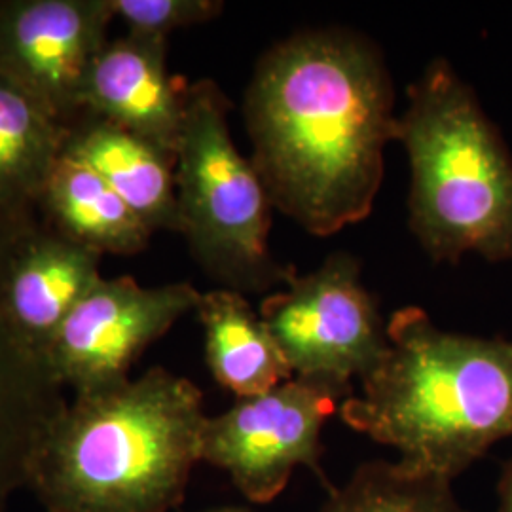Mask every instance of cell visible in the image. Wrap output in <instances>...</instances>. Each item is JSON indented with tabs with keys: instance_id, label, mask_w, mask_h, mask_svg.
Returning a JSON list of instances; mask_svg holds the SVG:
<instances>
[{
	"instance_id": "obj_1",
	"label": "cell",
	"mask_w": 512,
	"mask_h": 512,
	"mask_svg": "<svg viewBox=\"0 0 512 512\" xmlns=\"http://www.w3.org/2000/svg\"><path fill=\"white\" fill-rule=\"evenodd\" d=\"M243 120L279 213L317 238L372 213L399 129L391 74L372 40L330 27L277 42L256 63Z\"/></svg>"
},
{
	"instance_id": "obj_2",
	"label": "cell",
	"mask_w": 512,
	"mask_h": 512,
	"mask_svg": "<svg viewBox=\"0 0 512 512\" xmlns=\"http://www.w3.org/2000/svg\"><path fill=\"white\" fill-rule=\"evenodd\" d=\"M202 391L154 366L73 401L52 423L27 488L48 512H169L202 461Z\"/></svg>"
},
{
	"instance_id": "obj_3",
	"label": "cell",
	"mask_w": 512,
	"mask_h": 512,
	"mask_svg": "<svg viewBox=\"0 0 512 512\" xmlns=\"http://www.w3.org/2000/svg\"><path fill=\"white\" fill-rule=\"evenodd\" d=\"M387 340L361 393L340 406L351 429L448 480L512 437V342L446 332L418 306L391 313Z\"/></svg>"
},
{
	"instance_id": "obj_4",
	"label": "cell",
	"mask_w": 512,
	"mask_h": 512,
	"mask_svg": "<svg viewBox=\"0 0 512 512\" xmlns=\"http://www.w3.org/2000/svg\"><path fill=\"white\" fill-rule=\"evenodd\" d=\"M397 141L410 164V230L435 262L512 260V156L446 59L406 88Z\"/></svg>"
},
{
	"instance_id": "obj_5",
	"label": "cell",
	"mask_w": 512,
	"mask_h": 512,
	"mask_svg": "<svg viewBox=\"0 0 512 512\" xmlns=\"http://www.w3.org/2000/svg\"><path fill=\"white\" fill-rule=\"evenodd\" d=\"M228 112L230 101L215 80L188 84L175 165L179 234L220 289L264 293L287 285L296 272L270 251L274 205L232 139Z\"/></svg>"
},
{
	"instance_id": "obj_6",
	"label": "cell",
	"mask_w": 512,
	"mask_h": 512,
	"mask_svg": "<svg viewBox=\"0 0 512 512\" xmlns=\"http://www.w3.org/2000/svg\"><path fill=\"white\" fill-rule=\"evenodd\" d=\"M260 317L294 376L353 389L387 351V323L361 281L359 262L330 255L310 274H294L287 289L270 294Z\"/></svg>"
},
{
	"instance_id": "obj_7",
	"label": "cell",
	"mask_w": 512,
	"mask_h": 512,
	"mask_svg": "<svg viewBox=\"0 0 512 512\" xmlns=\"http://www.w3.org/2000/svg\"><path fill=\"white\" fill-rule=\"evenodd\" d=\"M353 389L300 378L238 399L224 414L207 418L202 461L226 471L253 503L281 494L296 467L323 476L321 433Z\"/></svg>"
},
{
	"instance_id": "obj_8",
	"label": "cell",
	"mask_w": 512,
	"mask_h": 512,
	"mask_svg": "<svg viewBox=\"0 0 512 512\" xmlns=\"http://www.w3.org/2000/svg\"><path fill=\"white\" fill-rule=\"evenodd\" d=\"M200 296L183 281L143 287L129 275L101 277L55 332L46 363L74 395L124 384L141 353L196 311Z\"/></svg>"
},
{
	"instance_id": "obj_9",
	"label": "cell",
	"mask_w": 512,
	"mask_h": 512,
	"mask_svg": "<svg viewBox=\"0 0 512 512\" xmlns=\"http://www.w3.org/2000/svg\"><path fill=\"white\" fill-rule=\"evenodd\" d=\"M112 21L109 0H0V76L67 124Z\"/></svg>"
},
{
	"instance_id": "obj_10",
	"label": "cell",
	"mask_w": 512,
	"mask_h": 512,
	"mask_svg": "<svg viewBox=\"0 0 512 512\" xmlns=\"http://www.w3.org/2000/svg\"><path fill=\"white\" fill-rule=\"evenodd\" d=\"M38 220V209H0V512L27 488L40 442L69 404L48 363L21 342L4 304L12 258Z\"/></svg>"
},
{
	"instance_id": "obj_11",
	"label": "cell",
	"mask_w": 512,
	"mask_h": 512,
	"mask_svg": "<svg viewBox=\"0 0 512 512\" xmlns=\"http://www.w3.org/2000/svg\"><path fill=\"white\" fill-rule=\"evenodd\" d=\"M188 84L167 71L165 38L109 40L93 59L82 110L101 116L177 158Z\"/></svg>"
},
{
	"instance_id": "obj_12",
	"label": "cell",
	"mask_w": 512,
	"mask_h": 512,
	"mask_svg": "<svg viewBox=\"0 0 512 512\" xmlns=\"http://www.w3.org/2000/svg\"><path fill=\"white\" fill-rule=\"evenodd\" d=\"M103 255L67 238L40 217L19 243L6 275V313L21 342L40 359L74 306L101 279Z\"/></svg>"
},
{
	"instance_id": "obj_13",
	"label": "cell",
	"mask_w": 512,
	"mask_h": 512,
	"mask_svg": "<svg viewBox=\"0 0 512 512\" xmlns=\"http://www.w3.org/2000/svg\"><path fill=\"white\" fill-rule=\"evenodd\" d=\"M67 128L65 148L101 175L152 232L179 234L173 154L86 110Z\"/></svg>"
},
{
	"instance_id": "obj_14",
	"label": "cell",
	"mask_w": 512,
	"mask_h": 512,
	"mask_svg": "<svg viewBox=\"0 0 512 512\" xmlns=\"http://www.w3.org/2000/svg\"><path fill=\"white\" fill-rule=\"evenodd\" d=\"M38 211L55 230L101 255H137L154 234L101 175L67 148L44 184Z\"/></svg>"
},
{
	"instance_id": "obj_15",
	"label": "cell",
	"mask_w": 512,
	"mask_h": 512,
	"mask_svg": "<svg viewBox=\"0 0 512 512\" xmlns=\"http://www.w3.org/2000/svg\"><path fill=\"white\" fill-rule=\"evenodd\" d=\"M196 313L205 334L209 370L238 399L262 395L293 380L291 366L245 294L211 289L200 296Z\"/></svg>"
},
{
	"instance_id": "obj_16",
	"label": "cell",
	"mask_w": 512,
	"mask_h": 512,
	"mask_svg": "<svg viewBox=\"0 0 512 512\" xmlns=\"http://www.w3.org/2000/svg\"><path fill=\"white\" fill-rule=\"evenodd\" d=\"M67 137L52 110L0 76V209L37 211Z\"/></svg>"
},
{
	"instance_id": "obj_17",
	"label": "cell",
	"mask_w": 512,
	"mask_h": 512,
	"mask_svg": "<svg viewBox=\"0 0 512 512\" xmlns=\"http://www.w3.org/2000/svg\"><path fill=\"white\" fill-rule=\"evenodd\" d=\"M317 512H467L452 480L404 463L368 461Z\"/></svg>"
},
{
	"instance_id": "obj_18",
	"label": "cell",
	"mask_w": 512,
	"mask_h": 512,
	"mask_svg": "<svg viewBox=\"0 0 512 512\" xmlns=\"http://www.w3.org/2000/svg\"><path fill=\"white\" fill-rule=\"evenodd\" d=\"M114 19L131 35L165 38L184 27L202 25L224 10L220 0H109Z\"/></svg>"
},
{
	"instance_id": "obj_19",
	"label": "cell",
	"mask_w": 512,
	"mask_h": 512,
	"mask_svg": "<svg viewBox=\"0 0 512 512\" xmlns=\"http://www.w3.org/2000/svg\"><path fill=\"white\" fill-rule=\"evenodd\" d=\"M499 512H512V456L499 478Z\"/></svg>"
},
{
	"instance_id": "obj_20",
	"label": "cell",
	"mask_w": 512,
	"mask_h": 512,
	"mask_svg": "<svg viewBox=\"0 0 512 512\" xmlns=\"http://www.w3.org/2000/svg\"><path fill=\"white\" fill-rule=\"evenodd\" d=\"M215 512H245V511H239V509H224V511H215Z\"/></svg>"
}]
</instances>
